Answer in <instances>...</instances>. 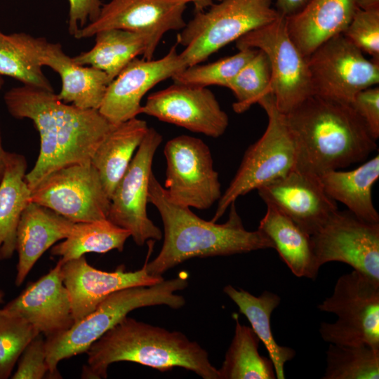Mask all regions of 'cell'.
Wrapping results in <instances>:
<instances>
[{"label":"cell","instance_id":"4316f807","mask_svg":"<svg viewBox=\"0 0 379 379\" xmlns=\"http://www.w3.org/2000/svg\"><path fill=\"white\" fill-rule=\"evenodd\" d=\"M27 161L7 152L0 181V260L9 259L16 249V232L21 214L30 202L31 190L25 180Z\"/></svg>","mask_w":379,"mask_h":379},{"label":"cell","instance_id":"603a6c76","mask_svg":"<svg viewBox=\"0 0 379 379\" xmlns=\"http://www.w3.org/2000/svg\"><path fill=\"white\" fill-rule=\"evenodd\" d=\"M43 66H48L61 78L58 98L82 109H98L111 80L103 71L75 63L58 43L46 44Z\"/></svg>","mask_w":379,"mask_h":379},{"label":"cell","instance_id":"e0dca14e","mask_svg":"<svg viewBox=\"0 0 379 379\" xmlns=\"http://www.w3.org/2000/svg\"><path fill=\"white\" fill-rule=\"evenodd\" d=\"M186 67L175 45L158 60L135 58L109 83L98 111L114 125L135 118L141 114L142 98L151 88Z\"/></svg>","mask_w":379,"mask_h":379},{"label":"cell","instance_id":"f35d334b","mask_svg":"<svg viewBox=\"0 0 379 379\" xmlns=\"http://www.w3.org/2000/svg\"><path fill=\"white\" fill-rule=\"evenodd\" d=\"M351 105L377 140L379 138V87L374 86L360 91Z\"/></svg>","mask_w":379,"mask_h":379},{"label":"cell","instance_id":"d6a6232c","mask_svg":"<svg viewBox=\"0 0 379 379\" xmlns=\"http://www.w3.org/2000/svg\"><path fill=\"white\" fill-rule=\"evenodd\" d=\"M323 379H378L379 349L329 344Z\"/></svg>","mask_w":379,"mask_h":379},{"label":"cell","instance_id":"b9f144b4","mask_svg":"<svg viewBox=\"0 0 379 379\" xmlns=\"http://www.w3.org/2000/svg\"><path fill=\"white\" fill-rule=\"evenodd\" d=\"M215 0H190L194 7V11L201 12L211 6ZM220 1V0H219Z\"/></svg>","mask_w":379,"mask_h":379},{"label":"cell","instance_id":"2e32d148","mask_svg":"<svg viewBox=\"0 0 379 379\" xmlns=\"http://www.w3.org/2000/svg\"><path fill=\"white\" fill-rule=\"evenodd\" d=\"M141 114L214 138L229 125L227 113L211 90L176 83L148 95Z\"/></svg>","mask_w":379,"mask_h":379},{"label":"cell","instance_id":"d6986e66","mask_svg":"<svg viewBox=\"0 0 379 379\" xmlns=\"http://www.w3.org/2000/svg\"><path fill=\"white\" fill-rule=\"evenodd\" d=\"M63 283L68 291L74 323L92 312L98 304L115 291L140 286H149L164 279L149 274L144 264L136 271H126L120 265L105 272L88 264L84 255L62 265Z\"/></svg>","mask_w":379,"mask_h":379},{"label":"cell","instance_id":"7a4b0ae2","mask_svg":"<svg viewBox=\"0 0 379 379\" xmlns=\"http://www.w3.org/2000/svg\"><path fill=\"white\" fill-rule=\"evenodd\" d=\"M148 202L158 210L164 225V242L155 258L145 265L153 276H162L170 269L194 258L225 256L260 249L274 248L272 241L260 230L245 229L235 202L230 206L222 224L205 220L189 207L173 202L152 173Z\"/></svg>","mask_w":379,"mask_h":379},{"label":"cell","instance_id":"ba28073f","mask_svg":"<svg viewBox=\"0 0 379 379\" xmlns=\"http://www.w3.org/2000/svg\"><path fill=\"white\" fill-rule=\"evenodd\" d=\"M317 308L337 316L335 322L320 324L325 342L379 349V283L353 270L338 279L332 295Z\"/></svg>","mask_w":379,"mask_h":379},{"label":"cell","instance_id":"8d00e7d4","mask_svg":"<svg viewBox=\"0 0 379 379\" xmlns=\"http://www.w3.org/2000/svg\"><path fill=\"white\" fill-rule=\"evenodd\" d=\"M343 34L362 53L379 62V7L358 8Z\"/></svg>","mask_w":379,"mask_h":379},{"label":"cell","instance_id":"7402d4cb","mask_svg":"<svg viewBox=\"0 0 379 379\" xmlns=\"http://www.w3.org/2000/svg\"><path fill=\"white\" fill-rule=\"evenodd\" d=\"M74 223L46 206L34 202L27 204L16 232L17 286L23 283L34 264L49 248L68 237Z\"/></svg>","mask_w":379,"mask_h":379},{"label":"cell","instance_id":"4dcf8cb0","mask_svg":"<svg viewBox=\"0 0 379 379\" xmlns=\"http://www.w3.org/2000/svg\"><path fill=\"white\" fill-rule=\"evenodd\" d=\"M130 237L128 230L107 218L74 222L68 237L53 246L51 253L65 263L88 253H105L114 249L121 252Z\"/></svg>","mask_w":379,"mask_h":379},{"label":"cell","instance_id":"ab89813d","mask_svg":"<svg viewBox=\"0 0 379 379\" xmlns=\"http://www.w3.org/2000/svg\"><path fill=\"white\" fill-rule=\"evenodd\" d=\"M69 4L68 30L74 36L88 21H94L99 15L101 0H68Z\"/></svg>","mask_w":379,"mask_h":379},{"label":"cell","instance_id":"9c48e42d","mask_svg":"<svg viewBox=\"0 0 379 379\" xmlns=\"http://www.w3.org/2000/svg\"><path fill=\"white\" fill-rule=\"evenodd\" d=\"M312 95L351 104L360 91L379 83V62L368 60L343 34L307 57Z\"/></svg>","mask_w":379,"mask_h":379},{"label":"cell","instance_id":"30bf717a","mask_svg":"<svg viewBox=\"0 0 379 379\" xmlns=\"http://www.w3.org/2000/svg\"><path fill=\"white\" fill-rule=\"evenodd\" d=\"M238 50L264 52L271 67L270 89L277 108L286 114L312 95L307 58L291 40L286 17L253 29L236 41Z\"/></svg>","mask_w":379,"mask_h":379},{"label":"cell","instance_id":"7c38bea8","mask_svg":"<svg viewBox=\"0 0 379 379\" xmlns=\"http://www.w3.org/2000/svg\"><path fill=\"white\" fill-rule=\"evenodd\" d=\"M29 200L73 222L106 219L110 206V199L91 161L52 171L31 190Z\"/></svg>","mask_w":379,"mask_h":379},{"label":"cell","instance_id":"7bdbcfd3","mask_svg":"<svg viewBox=\"0 0 379 379\" xmlns=\"http://www.w3.org/2000/svg\"><path fill=\"white\" fill-rule=\"evenodd\" d=\"M358 8L370 9L379 7V0H356Z\"/></svg>","mask_w":379,"mask_h":379},{"label":"cell","instance_id":"ee69618b","mask_svg":"<svg viewBox=\"0 0 379 379\" xmlns=\"http://www.w3.org/2000/svg\"><path fill=\"white\" fill-rule=\"evenodd\" d=\"M7 152H8L5 151V149L3 147L1 131H0V181L3 177L5 167H6V160Z\"/></svg>","mask_w":379,"mask_h":379},{"label":"cell","instance_id":"52a82bcc","mask_svg":"<svg viewBox=\"0 0 379 379\" xmlns=\"http://www.w3.org/2000/svg\"><path fill=\"white\" fill-rule=\"evenodd\" d=\"M258 104L267 114V128L245 152L235 175L218 201L213 222H217L239 197L284 176L295 168V147L285 114L277 108L272 93L260 98Z\"/></svg>","mask_w":379,"mask_h":379},{"label":"cell","instance_id":"bcb514c9","mask_svg":"<svg viewBox=\"0 0 379 379\" xmlns=\"http://www.w3.org/2000/svg\"><path fill=\"white\" fill-rule=\"evenodd\" d=\"M3 85H4V79H3L2 77L0 76V90L2 88Z\"/></svg>","mask_w":379,"mask_h":379},{"label":"cell","instance_id":"83f0119b","mask_svg":"<svg viewBox=\"0 0 379 379\" xmlns=\"http://www.w3.org/2000/svg\"><path fill=\"white\" fill-rule=\"evenodd\" d=\"M223 292L237 305L240 313L248 320L251 328L264 344L273 363L277 379H284V365L293 359V349L279 345L271 328L272 312L279 305L281 298L276 293L265 291L255 296L242 289L227 285Z\"/></svg>","mask_w":379,"mask_h":379},{"label":"cell","instance_id":"ffe728a7","mask_svg":"<svg viewBox=\"0 0 379 379\" xmlns=\"http://www.w3.org/2000/svg\"><path fill=\"white\" fill-rule=\"evenodd\" d=\"M59 260L47 274L29 284L4 307L29 322L46 339L58 335L74 324L68 291Z\"/></svg>","mask_w":379,"mask_h":379},{"label":"cell","instance_id":"6da1fadb","mask_svg":"<svg viewBox=\"0 0 379 379\" xmlns=\"http://www.w3.org/2000/svg\"><path fill=\"white\" fill-rule=\"evenodd\" d=\"M4 100L12 117L32 120L39 133V154L25 175L30 190L56 169L91 161L114 126L98 109L68 105L54 91L22 85L6 91Z\"/></svg>","mask_w":379,"mask_h":379},{"label":"cell","instance_id":"d4e9b609","mask_svg":"<svg viewBox=\"0 0 379 379\" xmlns=\"http://www.w3.org/2000/svg\"><path fill=\"white\" fill-rule=\"evenodd\" d=\"M148 128L147 122L137 117L114 125L93 154L91 163L109 199Z\"/></svg>","mask_w":379,"mask_h":379},{"label":"cell","instance_id":"cb8c5ba5","mask_svg":"<svg viewBox=\"0 0 379 379\" xmlns=\"http://www.w3.org/2000/svg\"><path fill=\"white\" fill-rule=\"evenodd\" d=\"M319 178L330 198L343 204L357 218L379 223L372 199V188L379 178L378 154L354 169L331 171Z\"/></svg>","mask_w":379,"mask_h":379},{"label":"cell","instance_id":"f6af8a7d","mask_svg":"<svg viewBox=\"0 0 379 379\" xmlns=\"http://www.w3.org/2000/svg\"><path fill=\"white\" fill-rule=\"evenodd\" d=\"M4 293L2 291L0 290V304L3 302L4 300Z\"/></svg>","mask_w":379,"mask_h":379},{"label":"cell","instance_id":"8992f818","mask_svg":"<svg viewBox=\"0 0 379 379\" xmlns=\"http://www.w3.org/2000/svg\"><path fill=\"white\" fill-rule=\"evenodd\" d=\"M273 0H220L206 11L196 12L178 35L185 46L180 55L187 67L201 63L248 32L275 20L279 13Z\"/></svg>","mask_w":379,"mask_h":379},{"label":"cell","instance_id":"e575fe53","mask_svg":"<svg viewBox=\"0 0 379 379\" xmlns=\"http://www.w3.org/2000/svg\"><path fill=\"white\" fill-rule=\"evenodd\" d=\"M258 52L255 48L239 50L236 54L215 62L188 66L172 79L174 83L208 87L218 85L227 87L230 81Z\"/></svg>","mask_w":379,"mask_h":379},{"label":"cell","instance_id":"d590c367","mask_svg":"<svg viewBox=\"0 0 379 379\" xmlns=\"http://www.w3.org/2000/svg\"><path fill=\"white\" fill-rule=\"evenodd\" d=\"M39 333L20 316L0 309V379L11 376L22 352Z\"/></svg>","mask_w":379,"mask_h":379},{"label":"cell","instance_id":"9a60e30c","mask_svg":"<svg viewBox=\"0 0 379 379\" xmlns=\"http://www.w3.org/2000/svg\"><path fill=\"white\" fill-rule=\"evenodd\" d=\"M190 0H111L102 4L98 17L79 29L76 39L90 38L101 30L121 29L145 34L148 46L142 58L152 60L163 36L182 30Z\"/></svg>","mask_w":379,"mask_h":379},{"label":"cell","instance_id":"44dd1931","mask_svg":"<svg viewBox=\"0 0 379 379\" xmlns=\"http://www.w3.org/2000/svg\"><path fill=\"white\" fill-rule=\"evenodd\" d=\"M358 8L356 0H310L298 13L286 18L290 38L305 57L343 34Z\"/></svg>","mask_w":379,"mask_h":379},{"label":"cell","instance_id":"ac0fdd59","mask_svg":"<svg viewBox=\"0 0 379 379\" xmlns=\"http://www.w3.org/2000/svg\"><path fill=\"white\" fill-rule=\"evenodd\" d=\"M257 190L266 205L277 208L310 235L338 209L318 176L295 168Z\"/></svg>","mask_w":379,"mask_h":379},{"label":"cell","instance_id":"f546056e","mask_svg":"<svg viewBox=\"0 0 379 379\" xmlns=\"http://www.w3.org/2000/svg\"><path fill=\"white\" fill-rule=\"evenodd\" d=\"M93 47L72 58L81 65H90L105 72L111 81L148 46L147 37L139 32L109 29L95 34Z\"/></svg>","mask_w":379,"mask_h":379},{"label":"cell","instance_id":"60d3db41","mask_svg":"<svg viewBox=\"0 0 379 379\" xmlns=\"http://www.w3.org/2000/svg\"><path fill=\"white\" fill-rule=\"evenodd\" d=\"M310 0H276L277 12L284 16L289 17L300 12Z\"/></svg>","mask_w":379,"mask_h":379},{"label":"cell","instance_id":"4fadbf2b","mask_svg":"<svg viewBox=\"0 0 379 379\" xmlns=\"http://www.w3.org/2000/svg\"><path fill=\"white\" fill-rule=\"evenodd\" d=\"M311 241L319 268L329 262H340L379 283V223L338 209L311 235Z\"/></svg>","mask_w":379,"mask_h":379},{"label":"cell","instance_id":"3957f363","mask_svg":"<svg viewBox=\"0 0 379 379\" xmlns=\"http://www.w3.org/2000/svg\"><path fill=\"white\" fill-rule=\"evenodd\" d=\"M295 168L319 177L364 161L376 140L351 104L311 95L285 114Z\"/></svg>","mask_w":379,"mask_h":379},{"label":"cell","instance_id":"277c9868","mask_svg":"<svg viewBox=\"0 0 379 379\" xmlns=\"http://www.w3.org/2000/svg\"><path fill=\"white\" fill-rule=\"evenodd\" d=\"M81 378H106L109 366L130 361L159 371L175 367L191 371L204 379H220L208 353L183 333L169 331L128 316L95 340L86 352Z\"/></svg>","mask_w":379,"mask_h":379},{"label":"cell","instance_id":"836d02e7","mask_svg":"<svg viewBox=\"0 0 379 379\" xmlns=\"http://www.w3.org/2000/svg\"><path fill=\"white\" fill-rule=\"evenodd\" d=\"M271 67L266 54L258 52L230 81L227 87L236 98L233 110L238 114L245 112L259 100L272 93Z\"/></svg>","mask_w":379,"mask_h":379},{"label":"cell","instance_id":"5b68a950","mask_svg":"<svg viewBox=\"0 0 379 379\" xmlns=\"http://www.w3.org/2000/svg\"><path fill=\"white\" fill-rule=\"evenodd\" d=\"M186 277L164 279L152 285L130 287L114 292L90 314L64 333L46 339L48 378H61L58 365L63 359L86 352L88 347L128 314L140 307L166 305L182 307L185 298L176 293L187 288Z\"/></svg>","mask_w":379,"mask_h":379},{"label":"cell","instance_id":"f1b7e54d","mask_svg":"<svg viewBox=\"0 0 379 379\" xmlns=\"http://www.w3.org/2000/svg\"><path fill=\"white\" fill-rule=\"evenodd\" d=\"M48 41L24 32L6 34L0 31V76L23 85L54 91L42 71Z\"/></svg>","mask_w":379,"mask_h":379},{"label":"cell","instance_id":"484cf974","mask_svg":"<svg viewBox=\"0 0 379 379\" xmlns=\"http://www.w3.org/2000/svg\"><path fill=\"white\" fill-rule=\"evenodd\" d=\"M258 229L272 241L274 249L295 276L316 279L320 268L316 263L311 235L270 205H267Z\"/></svg>","mask_w":379,"mask_h":379},{"label":"cell","instance_id":"74e56055","mask_svg":"<svg viewBox=\"0 0 379 379\" xmlns=\"http://www.w3.org/2000/svg\"><path fill=\"white\" fill-rule=\"evenodd\" d=\"M46 339L39 333L26 346L18 361L13 379H41L48 377ZM47 377V378H48Z\"/></svg>","mask_w":379,"mask_h":379},{"label":"cell","instance_id":"8fae6325","mask_svg":"<svg viewBox=\"0 0 379 379\" xmlns=\"http://www.w3.org/2000/svg\"><path fill=\"white\" fill-rule=\"evenodd\" d=\"M166 179L164 188L174 203L204 210L222 196L218 173L208 146L201 139L182 135L165 145Z\"/></svg>","mask_w":379,"mask_h":379},{"label":"cell","instance_id":"1f68e13d","mask_svg":"<svg viewBox=\"0 0 379 379\" xmlns=\"http://www.w3.org/2000/svg\"><path fill=\"white\" fill-rule=\"evenodd\" d=\"M234 333L218 369L220 379H276L273 363L258 352L260 342L253 329L241 324L237 314Z\"/></svg>","mask_w":379,"mask_h":379},{"label":"cell","instance_id":"5bb4252c","mask_svg":"<svg viewBox=\"0 0 379 379\" xmlns=\"http://www.w3.org/2000/svg\"><path fill=\"white\" fill-rule=\"evenodd\" d=\"M162 140L157 131L149 127L110 199L107 219L128 230L140 246L150 240L159 241L163 237L160 228L147 213L152 161Z\"/></svg>","mask_w":379,"mask_h":379}]
</instances>
